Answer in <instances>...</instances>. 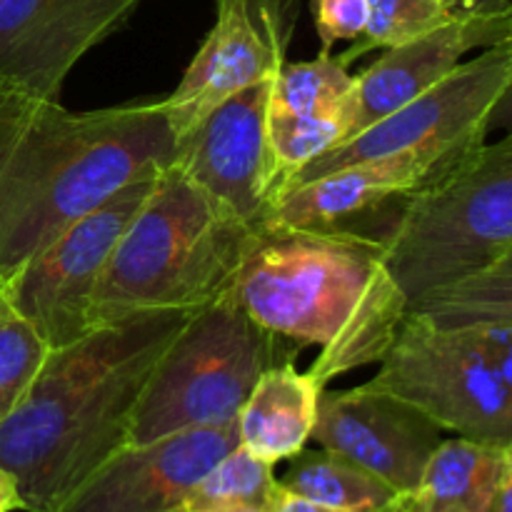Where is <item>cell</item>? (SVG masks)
<instances>
[{"mask_svg": "<svg viewBox=\"0 0 512 512\" xmlns=\"http://www.w3.org/2000/svg\"><path fill=\"white\" fill-rule=\"evenodd\" d=\"M143 0H0V100H58L70 70Z\"/></svg>", "mask_w": 512, "mask_h": 512, "instance_id": "obj_11", "label": "cell"}, {"mask_svg": "<svg viewBox=\"0 0 512 512\" xmlns=\"http://www.w3.org/2000/svg\"><path fill=\"white\" fill-rule=\"evenodd\" d=\"M512 473V448L468 438L440 440L425 463L413 498L430 510L485 512L505 475Z\"/></svg>", "mask_w": 512, "mask_h": 512, "instance_id": "obj_18", "label": "cell"}, {"mask_svg": "<svg viewBox=\"0 0 512 512\" xmlns=\"http://www.w3.org/2000/svg\"><path fill=\"white\" fill-rule=\"evenodd\" d=\"M268 512H345V510H333V508H325V505L310 503V500L288 493V490H283L278 485L273 493V500H270L268 505Z\"/></svg>", "mask_w": 512, "mask_h": 512, "instance_id": "obj_28", "label": "cell"}, {"mask_svg": "<svg viewBox=\"0 0 512 512\" xmlns=\"http://www.w3.org/2000/svg\"><path fill=\"white\" fill-rule=\"evenodd\" d=\"M405 303L512 255V138L478 150L405 198L380 238Z\"/></svg>", "mask_w": 512, "mask_h": 512, "instance_id": "obj_5", "label": "cell"}, {"mask_svg": "<svg viewBox=\"0 0 512 512\" xmlns=\"http://www.w3.org/2000/svg\"><path fill=\"white\" fill-rule=\"evenodd\" d=\"M13 510H23V503H20L18 488H15L13 475L5 473L0 468V512H13Z\"/></svg>", "mask_w": 512, "mask_h": 512, "instance_id": "obj_29", "label": "cell"}, {"mask_svg": "<svg viewBox=\"0 0 512 512\" xmlns=\"http://www.w3.org/2000/svg\"><path fill=\"white\" fill-rule=\"evenodd\" d=\"M455 13L468 18H488V15H512V0H448Z\"/></svg>", "mask_w": 512, "mask_h": 512, "instance_id": "obj_27", "label": "cell"}, {"mask_svg": "<svg viewBox=\"0 0 512 512\" xmlns=\"http://www.w3.org/2000/svg\"><path fill=\"white\" fill-rule=\"evenodd\" d=\"M363 385L405 400L458 438L512 448V325L448 330L405 310Z\"/></svg>", "mask_w": 512, "mask_h": 512, "instance_id": "obj_7", "label": "cell"}, {"mask_svg": "<svg viewBox=\"0 0 512 512\" xmlns=\"http://www.w3.org/2000/svg\"><path fill=\"white\" fill-rule=\"evenodd\" d=\"M323 390L313 375L295 368V360L270 365L235 420L240 448L270 465L295 458L313 435Z\"/></svg>", "mask_w": 512, "mask_h": 512, "instance_id": "obj_17", "label": "cell"}, {"mask_svg": "<svg viewBox=\"0 0 512 512\" xmlns=\"http://www.w3.org/2000/svg\"><path fill=\"white\" fill-rule=\"evenodd\" d=\"M298 345L260 328L233 298L190 315L150 370L130 423V445L238 420L270 365L295 360Z\"/></svg>", "mask_w": 512, "mask_h": 512, "instance_id": "obj_6", "label": "cell"}, {"mask_svg": "<svg viewBox=\"0 0 512 512\" xmlns=\"http://www.w3.org/2000/svg\"><path fill=\"white\" fill-rule=\"evenodd\" d=\"M485 512H512V473L505 475Z\"/></svg>", "mask_w": 512, "mask_h": 512, "instance_id": "obj_31", "label": "cell"}, {"mask_svg": "<svg viewBox=\"0 0 512 512\" xmlns=\"http://www.w3.org/2000/svg\"><path fill=\"white\" fill-rule=\"evenodd\" d=\"M273 468L275 465L235 445L200 478L183 508L188 512H205L225 505H258L268 510L278 488Z\"/></svg>", "mask_w": 512, "mask_h": 512, "instance_id": "obj_23", "label": "cell"}, {"mask_svg": "<svg viewBox=\"0 0 512 512\" xmlns=\"http://www.w3.org/2000/svg\"><path fill=\"white\" fill-rule=\"evenodd\" d=\"M253 230L178 165L160 168L100 273L90 328L218 303L233 293Z\"/></svg>", "mask_w": 512, "mask_h": 512, "instance_id": "obj_4", "label": "cell"}, {"mask_svg": "<svg viewBox=\"0 0 512 512\" xmlns=\"http://www.w3.org/2000/svg\"><path fill=\"white\" fill-rule=\"evenodd\" d=\"M233 298L268 333L315 345L320 385L378 365L408 303L390 278L383 243L355 230L255 225Z\"/></svg>", "mask_w": 512, "mask_h": 512, "instance_id": "obj_3", "label": "cell"}, {"mask_svg": "<svg viewBox=\"0 0 512 512\" xmlns=\"http://www.w3.org/2000/svg\"><path fill=\"white\" fill-rule=\"evenodd\" d=\"M470 153H400L335 168L280 193L263 223L350 230L353 220L375 213L390 200L408 198Z\"/></svg>", "mask_w": 512, "mask_h": 512, "instance_id": "obj_16", "label": "cell"}, {"mask_svg": "<svg viewBox=\"0 0 512 512\" xmlns=\"http://www.w3.org/2000/svg\"><path fill=\"white\" fill-rule=\"evenodd\" d=\"M268 140L280 178V190H283L298 170L343 143L345 108L315 115L275 113L268 108Z\"/></svg>", "mask_w": 512, "mask_h": 512, "instance_id": "obj_24", "label": "cell"}, {"mask_svg": "<svg viewBox=\"0 0 512 512\" xmlns=\"http://www.w3.org/2000/svg\"><path fill=\"white\" fill-rule=\"evenodd\" d=\"M310 438L373 473L398 495H410L443 430L405 400L358 385L320 393Z\"/></svg>", "mask_w": 512, "mask_h": 512, "instance_id": "obj_14", "label": "cell"}, {"mask_svg": "<svg viewBox=\"0 0 512 512\" xmlns=\"http://www.w3.org/2000/svg\"><path fill=\"white\" fill-rule=\"evenodd\" d=\"M298 0H215V23L163 98L175 140H183L210 110L278 73L288 55Z\"/></svg>", "mask_w": 512, "mask_h": 512, "instance_id": "obj_10", "label": "cell"}, {"mask_svg": "<svg viewBox=\"0 0 512 512\" xmlns=\"http://www.w3.org/2000/svg\"><path fill=\"white\" fill-rule=\"evenodd\" d=\"M170 512H188L185 508H175V510H170Z\"/></svg>", "mask_w": 512, "mask_h": 512, "instance_id": "obj_33", "label": "cell"}, {"mask_svg": "<svg viewBox=\"0 0 512 512\" xmlns=\"http://www.w3.org/2000/svg\"><path fill=\"white\" fill-rule=\"evenodd\" d=\"M155 175L125 185L40 250L0 293L38 330L50 350L75 343L90 330V300L100 273L138 213Z\"/></svg>", "mask_w": 512, "mask_h": 512, "instance_id": "obj_9", "label": "cell"}, {"mask_svg": "<svg viewBox=\"0 0 512 512\" xmlns=\"http://www.w3.org/2000/svg\"><path fill=\"white\" fill-rule=\"evenodd\" d=\"M315 30L323 50L340 40H358L368 23V0H313Z\"/></svg>", "mask_w": 512, "mask_h": 512, "instance_id": "obj_26", "label": "cell"}, {"mask_svg": "<svg viewBox=\"0 0 512 512\" xmlns=\"http://www.w3.org/2000/svg\"><path fill=\"white\" fill-rule=\"evenodd\" d=\"M193 313H155L100 325L50 350L23 403L0 423V468L28 512H55L110 455L150 370Z\"/></svg>", "mask_w": 512, "mask_h": 512, "instance_id": "obj_2", "label": "cell"}, {"mask_svg": "<svg viewBox=\"0 0 512 512\" xmlns=\"http://www.w3.org/2000/svg\"><path fill=\"white\" fill-rule=\"evenodd\" d=\"M408 310L448 330L512 325V255L430 290Z\"/></svg>", "mask_w": 512, "mask_h": 512, "instance_id": "obj_19", "label": "cell"}, {"mask_svg": "<svg viewBox=\"0 0 512 512\" xmlns=\"http://www.w3.org/2000/svg\"><path fill=\"white\" fill-rule=\"evenodd\" d=\"M48 353L38 330L0 293V423L23 403Z\"/></svg>", "mask_w": 512, "mask_h": 512, "instance_id": "obj_25", "label": "cell"}, {"mask_svg": "<svg viewBox=\"0 0 512 512\" xmlns=\"http://www.w3.org/2000/svg\"><path fill=\"white\" fill-rule=\"evenodd\" d=\"M270 80L250 85L210 110L183 140L173 163L248 225L268 218L280 193L268 140Z\"/></svg>", "mask_w": 512, "mask_h": 512, "instance_id": "obj_12", "label": "cell"}, {"mask_svg": "<svg viewBox=\"0 0 512 512\" xmlns=\"http://www.w3.org/2000/svg\"><path fill=\"white\" fill-rule=\"evenodd\" d=\"M238 445V425L183 430L110 455L55 512H170L223 455Z\"/></svg>", "mask_w": 512, "mask_h": 512, "instance_id": "obj_13", "label": "cell"}, {"mask_svg": "<svg viewBox=\"0 0 512 512\" xmlns=\"http://www.w3.org/2000/svg\"><path fill=\"white\" fill-rule=\"evenodd\" d=\"M455 18L463 15L455 13L448 0H368L365 30L348 50L335 58L340 65L350 68L360 55L403 45Z\"/></svg>", "mask_w": 512, "mask_h": 512, "instance_id": "obj_22", "label": "cell"}, {"mask_svg": "<svg viewBox=\"0 0 512 512\" xmlns=\"http://www.w3.org/2000/svg\"><path fill=\"white\" fill-rule=\"evenodd\" d=\"M508 40H512V15H468L388 48L353 78L345 100V140L448 78L470 50L493 48Z\"/></svg>", "mask_w": 512, "mask_h": 512, "instance_id": "obj_15", "label": "cell"}, {"mask_svg": "<svg viewBox=\"0 0 512 512\" xmlns=\"http://www.w3.org/2000/svg\"><path fill=\"white\" fill-rule=\"evenodd\" d=\"M160 100L75 110L0 100V290L63 230L173 163Z\"/></svg>", "mask_w": 512, "mask_h": 512, "instance_id": "obj_1", "label": "cell"}, {"mask_svg": "<svg viewBox=\"0 0 512 512\" xmlns=\"http://www.w3.org/2000/svg\"><path fill=\"white\" fill-rule=\"evenodd\" d=\"M512 85V40L483 48L468 63L423 95L393 110L355 138L315 158L285 183L280 193L310 178L365 160L400 153H470L488 135L490 120L508 100Z\"/></svg>", "mask_w": 512, "mask_h": 512, "instance_id": "obj_8", "label": "cell"}, {"mask_svg": "<svg viewBox=\"0 0 512 512\" xmlns=\"http://www.w3.org/2000/svg\"><path fill=\"white\" fill-rule=\"evenodd\" d=\"M278 485L310 503L345 512H378L398 498L383 480L330 450H300Z\"/></svg>", "mask_w": 512, "mask_h": 512, "instance_id": "obj_20", "label": "cell"}, {"mask_svg": "<svg viewBox=\"0 0 512 512\" xmlns=\"http://www.w3.org/2000/svg\"><path fill=\"white\" fill-rule=\"evenodd\" d=\"M378 512H463L458 508H445V510H430L425 508V505H420L418 500L413 498V495H398V498L393 500L390 505H385L383 510Z\"/></svg>", "mask_w": 512, "mask_h": 512, "instance_id": "obj_30", "label": "cell"}, {"mask_svg": "<svg viewBox=\"0 0 512 512\" xmlns=\"http://www.w3.org/2000/svg\"><path fill=\"white\" fill-rule=\"evenodd\" d=\"M205 512H268V510L258 508V505H225V508H213Z\"/></svg>", "mask_w": 512, "mask_h": 512, "instance_id": "obj_32", "label": "cell"}, {"mask_svg": "<svg viewBox=\"0 0 512 512\" xmlns=\"http://www.w3.org/2000/svg\"><path fill=\"white\" fill-rule=\"evenodd\" d=\"M353 78L330 50H320L318 58L305 63L285 60L270 80L268 108L275 113L315 115L345 108Z\"/></svg>", "mask_w": 512, "mask_h": 512, "instance_id": "obj_21", "label": "cell"}]
</instances>
